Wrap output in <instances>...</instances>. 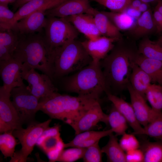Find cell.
<instances>
[{
  "label": "cell",
  "mask_w": 162,
  "mask_h": 162,
  "mask_svg": "<svg viewBox=\"0 0 162 162\" xmlns=\"http://www.w3.org/2000/svg\"><path fill=\"white\" fill-rule=\"evenodd\" d=\"M121 39L100 62L108 92L115 94L127 89L138 49Z\"/></svg>",
  "instance_id": "obj_1"
},
{
  "label": "cell",
  "mask_w": 162,
  "mask_h": 162,
  "mask_svg": "<svg viewBox=\"0 0 162 162\" xmlns=\"http://www.w3.org/2000/svg\"><path fill=\"white\" fill-rule=\"evenodd\" d=\"M99 100L78 95L73 96L58 92L39 100L40 110L51 118L58 119L72 128Z\"/></svg>",
  "instance_id": "obj_2"
},
{
  "label": "cell",
  "mask_w": 162,
  "mask_h": 162,
  "mask_svg": "<svg viewBox=\"0 0 162 162\" xmlns=\"http://www.w3.org/2000/svg\"><path fill=\"white\" fill-rule=\"evenodd\" d=\"M12 57L53 79V58L44 44L43 33L20 34Z\"/></svg>",
  "instance_id": "obj_3"
},
{
  "label": "cell",
  "mask_w": 162,
  "mask_h": 162,
  "mask_svg": "<svg viewBox=\"0 0 162 162\" xmlns=\"http://www.w3.org/2000/svg\"><path fill=\"white\" fill-rule=\"evenodd\" d=\"M100 62L92 61L74 74L65 77L63 82L64 90L99 100L102 93L108 92Z\"/></svg>",
  "instance_id": "obj_4"
},
{
  "label": "cell",
  "mask_w": 162,
  "mask_h": 162,
  "mask_svg": "<svg viewBox=\"0 0 162 162\" xmlns=\"http://www.w3.org/2000/svg\"><path fill=\"white\" fill-rule=\"evenodd\" d=\"M92 61L81 42L73 40L59 49L53 57V79L77 71Z\"/></svg>",
  "instance_id": "obj_5"
},
{
  "label": "cell",
  "mask_w": 162,
  "mask_h": 162,
  "mask_svg": "<svg viewBox=\"0 0 162 162\" xmlns=\"http://www.w3.org/2000/svg\"><path fill=\"white\" fill-rule=\"evenodd\" d=\"M43 36L48 52L52 57L54 52L69 42L75 40L79 32L64 18L47 17Z\"/></svg>",
  "instance_id": "obj_6"
},
{
  "label": "cell",
  "mask_w": 162,
  "mask_h": 162,
  "mask_svg": "<svg viewBox=\"0 0 162 162\" xmlns=\"http://www.w3.org/2000/svg\"><path fill=\"white\" fill-rule=\"evenodd\" d=\"M52 120L49 119L42 122L35 121L28 124L27 127L16 130L12 133L19 140L22 147L15 152L10 162H26L43 132L49 126Z\"/></svg>",
  "instance_id": "obj_7"
},
{
  "label": "cell",
  "mask_w": 162,
  "mask_h": 162,
  "mask_svg": "<svg viewBox=\"0 0 162 162\" xmlns=\"http://www.w3.org/2000/svg\"><path fill=\"white\" fill-rule=\"evenodd\" d=\"M10 94L12 103L22 124L34 121L36 113L40 110L39 100L32 93L28 86L24 83L13 88Z\"/></svg>",
  "instance_id": "obj_8"
},
{
  "label": "cell",
  "mask_w": 162,
  "mask_h": 162,
  "mask_svg": "<svg viewBox=\"0 0 162 162\" xmlns=\"http://www.w3.org/2000/svg\"><path fill=\"white\" fill-rule=\"evenodd\" d=\"M22 75L28 83L32 93L39 99L50 97L57 92L52 80L47 75L40 74L35 69L22 64Z\"/></svg>",
  "instance_id": "obj_9"
},
{
  "label": "cell",
  "mask_w": 162,
  "mask_h": 162,
  "mask_svg": "<svg viewBox=\"0 0 162 162\" xmlns=\"http://www.w3.org/2000/svg\"><path fill=\"white\" fill-rule=\"evenodd\" d=\"M61 125L58 124L47 128L38 139L36 145L47 156L49 161H57L65 148L60 136Z\"/></svg>",
  "instance_id": "obj_10"
},
{
  "label": "cell",
  "mask_w": 162,
  "mask_h": 162,
  "mask_svg": "<svg viewBox=\"0 0 162 162\" xmlns=\"http://www.w3.org/2000/svg\"><path fill=\"white\" fill-rule=\"evenodd\" d=\"M10 92L0 88V133L13 132L22 128L17 112L10 100Z\"/></svg>",
  "instance_id": "obj_11"
},
{
  "label": "cell",
  "mask_w": 162,
  "mask_h": 162,
  "mask_svg": "<svg viewBox=\"0 0 162 162\" xmlns=\"http://www.w3.org/2000/svg\"><path fill=\"white\" fill-rule=\"evenodd\" d=\"M22 63L12 57L0 61V74L3 82L1 86L6 91L11 92L14 88L24 84L22 75Z\"/></svg>",
  "instance_id": "obj_12"
},
{
  "label": "cell",
  "mask_w": 162,
  "mask_h": 162,
  "mask_svg": "<svg viewBox=\"0 0 162 162\" xmlns=\"http://www.w3.org/2000/svg\"><path fill=\"white\" fill-rule=\"evenodd\" d=\"M90 0H67L57 6L46 10V17L59 18L65 17L82 14H90L92 7Z\"/></svg>",
  "instance_id": "obj_13"
},
{
  "label": "cell",
  "mask_w": 162,
  "mask_h": 162,
  "mask_svg": "<svg viewBox=\"0 0 162 162\" xmlns=\"http://www.w3.org/2000/svg\"><path fill=\"white\" fill-rule=\"evenodd\" d=\"M108 124V115L103 111L99 101L93 104L72 127L75 135L90 130L99 122Z\"/></svg>",
  "instance_id": "obj_14"
},
{
  "label": "cell",
  "mask_w": 162,
  "mask_h": 162,
  "mask_svg": "<svg viewBox=\"0 0 162 162\" xmlns=\"http://www.w3.org/2000/svg\"><path fill=\"white\" fill-rule=\"evenodd\" d=\"M127 89L129 93L131 104L136 118L143 127L146 125L159 113L154 111L146 102L145 97L135 91L130 83Z\"/></svg>",
  "instance_id": "obj_15"
},
{
  "label": "cell",
  "mask_w": 162,
  "mask_h": 162,
  "mask_svg": "<svg viewBox=\"0 0 162 162\" xmlns=\"http://www.w3.org/2000/svg\"><path fill=\"white\" fill-rule=\"evenodd\" d=\"M122 38L101 36L95 40L87 39L81 42L92 61L100 62L113 49L115 43Z\"/></svg>",
  "instance_id": "obj_16"
},
{
  "label": "cell",
  "mask_w": 162,
  "mask_h": 162,
  "mask_svg": "<svg viewBox=\"0 0 162 162\" xmlns=\"http://www.w3.org/2000/svg\"><path fill=\"white\" fill-rule=\"evenodd\" d=\"M45 12L39 10L32 13L17 21L14 28L22 35L43 33L47 22Z\"/></svg>",
  "instance_id": "obj_17"
},
{
  "label": "cell",
  "mask_w": 162,
  "mask_h": 162,
  "mask_svg": "<svg viewBox=\"0 0 162 162\" xmlns=\"http://www.w3.org/2000/svg\"><path fill=\"white\" fill-rule=\"evenodd\" d=\"M87 39L94 40L102 36L96 26L93 16L88 14H82L65 18Z\"/></svg>",
  "instance_id": "obj_18"
},
{
  "label": "cell",
  "mask_w": 162,
  "mask_h": 162,
  "mask_svg": "<svg viewBox=\"0 0 162 162\" xmlns=\"http://www.w3.org/2000/svg\"><path fill=\"white\" fill-rule=\"evenodd\" d=\"M106 94L108 100L124 117L128 124L134 130V132L132 133L137 135L143 127L137 120L131 104L111 93L107 92Z\"/></svg>",
  "instance_id": "obj_19"
},
{
  "label": "cell",
  "mask_w": 162,
  "mask_h": 162,
  "mask_svg": "<svg viewBox=\"0 0 162 162\" xmlns=\"http://www.w3.org/2000/svg\"><path fill=\"white\" fill-rule=\"evenodd\" d=\"M0 61L7 60L13 57L20 36L14 28L0 30Z\"/></svg>",
  "instance_id": "obj_20"
},
{
  "label": "cell",
  "mask_w": 162,
  "mask_h": 162,
  "mask_svg": "<svg viewBox=\"0 0 162 162\" xmlns=\"http://www.w3.org/2000/svg\"><path fill=\"white\" fill-rule=\"evenodd\" d=\"M67 0H32L21 6L15 13L14 26L18 21L39 10L45 11L54 8Z\"/></svg>",
  "instance_id": "obj_21"
},
{
  "label": "cell",
  "mask_w": 162,
  "mask_h": 162,
  "mask_svg": "<svg viewBox=\"0 0 162 162\" xmlns=\"http://www.w3.org/2000/svg\"><path fill=\"white\" fill-rule=\"evenodd\" d=\"M113 133L111 129L100 131L88 130L76 135L74 138L69 142L65 143V148L78 147L86 148L94 144L102 138L109 136Z\"/></svg>",
  "instance_id": "obj_22"
},
{
  "label": "cell",
  "mask_w": 162,
  "mask_h": 162,
  "mask_svg": "<svg viewBox=\"0 0 162 162\" xmlns=\"http://www.w3.org/2000/svg\"><path fill=\"white\" fill-rule=\"evenodd\" d=\"M156 31L153 13L150 9L142 14L136 19L134 26L128 32L134 38H140L148 36L156 32Z\"/></svg>",
  "instance_id": "obj_23"
},
{
  "label": "cell",
  "mask_w": 162,
  "mask_h": 162,
  "mask_svg": "<svg viewBox=\"0 0 162 162\" xmlns=\"http://www.w3.org/2000/svg\"><path fill=\"white\" fill-rule=\"evenodd\" d=\"M135 62L149 75L152 83L162 86V61L146 58L138 52Z\"/></svg>",
  "instance_id": "obj_24"
},
{
  "label": "cell",
  "mask_w": 162,
  "mask_h": 162,
  "mask_svg": "<svg viewBox=\"0 0 162 162\" xmlns=\"http://www.w3.org/2000/svg\"><path fill=\"white\" fill-rule=\"evenodd\" d=\"M90 14L93 16L97 28L102 36L122 38L120 31L102 11L92 8Z\"/></svg>",
  "instance_id": "obj_25"
},
{
  "label": "cell",
  "mask_w": 162,
  "mask_h": 162,
  "mask_svg": "<svg viewBox=\"0 0 162 162\" xmlns=\"http://www.w3.org/2000/svg\"><path fill=\"white\" fill-rule=\"evenodd\" d=\"M130 83L136 92L145 97V94L152 83L149 75L135 62L130 75Z\"/></svg>",
  "instance_id": "obj_26"
},
{
  "label": "cell",
  "mask_w": 162,
  "mask_h": 162,
  "mask_svg": "<svg viewBox=\"0 0 162 162\" xmlns=\"http://www.w3.org/2000/svg\"><path fill=\"white\" fill-rule=\"evenodd\" d=\"M107 143L101 149L110 162H126L125 153L120 146L116 136L113 133L109 136Z\"/></svg>",
  "instance_id": "obj_27"
},
{
  "label": "cell",
  "mask_w": 162,
  "mask_h": 162,
  "mask_svg": "<svg viewBox=\"0 0 162 162\" xmlns=\"http://www.w3.org/2000/svg\"><path fill=\"white\" fill-rule=\"evenodd\" d=\"M137 49L138 53L146 58L162 61V46L148 36L142 38Z\"/></svg>",
  "instance_id": "obj_28"
},
{
  "label": "cell",
  "mask_w": 162,
  "mask_h": 162,
  "mask_svg": "<svg viewBox=\"0 0 162 162\" xmlns=\"http://www.w3.org/2000/svg\"><path fill=\"white\" fill-rule=\"evenodd\" d=\"M144 162H162V141H146L140 146Z\"/></svg>",
  "instance_id": "obj_29"
},
{
  "label": "cell",
  "mask_w": 162,
  "mask_h": 162,
  "mask_svg": "<svg viewBox=\"0 0 162 162\" xmlns=\"http://www.w3.org/2000/svg\"><path fill=\"white\" fill-rule=\"evenodd\" d=\"M102 11L120 31H129L134 26L136 20L124 12L117 13L110 11Z\"/></svg>",
  "instance_id": "obj_30"
},
{
  "label": "cell",
  "mask_w": 162,
  "mask_h": 162,
  "mask_svg": "<svg viewBox=\"0 0 162 162\" xmlns=\"http://www.w3.org/2000/svg\"><path fill=\"white\" fill-rule=\"evenodd\" d=\"M108 124L116 135H122L128 128L127 122L122 114L112 105L108 115Z\"/></svg>",
  "instance_id": "obj_31"
},
{
  "label": "cell",
  "mask_w": 162,
  "mask_h": 162,
  "mask_svg": "<svg viewBox=\"0 0 162 162\" xmlns=\"http://www.w3.org/2000/svg\"><path fill=\"white\" fill-rule=\"evenodd\" d=\"M145 97L154 111L162 112V86L151 84L145 94Z\"/></svg>",
  "instance_id": "obj_32"
},
{
  "label": "cell",
  "mask_w": 162,
  "mask_h": 162,
  "mask_svg": "<svg viewBox=\"0 0 162 162\" xmlns=\"http://www.w3.org/2000/svg\"><path fill=\"white\" fill-rule=\"evenodd\" d=\"M137 135H146L162 141V112L143 127Z\"/></svg>",
  "instance_id": "obj_33"
},
{
  "label": "cell",
  "mask_w": 162,
  "mask_h": 162,
  "mask_svg": "<svg viewBox=\"0 0 162 162\" xmlns=\"http://www.w3.org/2000/svg\"><path fill=\"white\" fill-rule=\"evenodd\" d=\"M13 132L8 131L0 135V150L4 158H12L15 152V148L18 144Z\"/></svg>",
  "instance_id": "obj_34"
},
{
  "label": "cell",
  "mask_w": 162,
  "mask_h": 162,
  "mask_svg": "<svg viewBox=\"0 0 162 162\" xmlns=\"http://www.w3.org/2000/svg\"><path fill=\"white\" fill-rule=\"evenodd\" d=\"M86 148L72 147L64 149L57 161L61 162H73L82 158Z\"/></svg>",
  "instance_id": "obj_35"
},
{
  "label": "cell",
  "mask_w": 162,
  "mask_h": 162,
  "mask_svg": "<svg viewBox=\"0 0 162 162\" xmlns=\"http://www.w3.org/2000/svg\"><path fill=\"white\" fill-rule=\"evenodd\" d=\"M106 7L110 11L124 12L129 6L130 0H90Z\"/></svg>",
  "instance_id": "obj_36"
},
{
  "label": "cell",
  "mask_w": 162,
  "mask_h": 162,
  "mask_svg": "<svg viewBox=\"0 0 162 162\" xmlns=\"http://www.w3.org/2000/svg\"><path fill=\"white\" fill-rule=\"evenodd\" d=\"M15 17V13L8 6L0 4V30L13 28Z\"/></svg>",
  "instance_id": "obj_37"
},
{
  "label": "cell",
  "mask_w": 162,
  "mask_h": 162,
  "mask_svg": "<svg viewBox=\"0 0 162 162\" xmlns=\"http://www.w3.org/2000/svg\"><path fill=\"white\" fill-rule=\"evenodd\" d=\"M101 149L99 142L86 148L82 158L84 162H101L102 161Z\"/></svg>",
  "instance_id": "obj_38"
},
{
  "label": "cell",
  "mask_w": 162,
  "mask_h": 162,
  "mask_svg": "<svg viewBox=\"0 0 162 162\" xmlns=\"http://www.w3.org/2000/svg\"><path fill=\"white\" fill-rule=\"evenodd\" d=\"M135 135L132 133L128 134L126 133L122 135L119 143L124 152L140 148V144Z\"/></svg>",
  "instance_id": "obj_39"
},
{
  "label": "cell",
  "mask_w": 162,
  "mask_h": 162,
  "mask_svg": "<svg viewBox=\"0 0 162 162\" xmlns=\"http://www.w3.org/2000/svg\"><path fill=\"white\" fill-rule=\"evenodd\" d=\"M126 162H144V156L142 151L140 148L126 152Z\"/></svg>",
  "instance_id": "obj_40"
},
{
  "label": "cell",
  "mask_w": 162,
  "mask_h": 162,
  "mask_svg": "<svg viewBox=\"0 0 162 162\" xmlns=\"http://www.w3.org/2000/svg\"><path fill=\"white\" fill-rule=\"evenodd\" d=\"M154 20L156 27V32L162 23V14L157 10H154L153 13Z\"/></svg>",
  "instance_id": "obj_41"
},
{
  "label": "cell",
  "mask_w": 162,
  "mask_h": 162,
  "mask_svg": "<svg viewBox=\"0 0 162 162\" xmlns=\"http://www.w3.org/2000/svg\"><path fill=\"white\" fill-rule=\"evenodd\" d=\"M131 17L137 19L141 15V13L137 9L129 6L124 11Z\"/></svg>",
  "instance_id": "obj_42"
},
{
  "label": "cell",
  "mask_w": 162,
  "mask_h": 162,
  "mask_svg": "<svg viewBox=\"0 0 162 162\" xmlns=\"http://www.w3.org/2000/svg\"><path fill=\"white\" fill-rule=\"evenodd\" d=\"M32 0H18L13 5V10L14 12L17 10L22 5Z\"/></svg>",
  "instance_id": "obj_43"
},
{
  "label": "cell",
  "mask_w": 162,
  "mask_h": 162,
  "mask_svg": "<svg viewBox=\"0 0 162 162\" xmlns=\"http://www.w3.org/2000/svg\"><path fill=\"white\" fill-rule=\"evenodd\" d=\"M150 9V8L149 4L143 2L137 8L141 13L145 12Z\"/></svg>",
  "instance_id": "obj_44"
},
{
  "label": "cell",
  "mask_w": 162,
  "mask_h": 162,
  "mask_svg": "<svg viewBox=\"0 0 162 162\" xmlns=\"http://www.w3.org/2000/svg\"><path fill=\"white\" fill-rule=\"evenodd\" d=\"M142 2L141 0H130L129 6L137 9Z\"/></svg>",
  "instance_id": "obj_45"
},
{
  "label": "cell",
  "mask_w": 162,
  "mask_h": 162,
  "mask_svg": "<svg viewBox=\"0 0 162 162\" xmlns=\"http://www.w3.org/2000/svg\"><path fill=\"white\" fill-rule=\"evenodd\" d=\"M18 0H0V4L8 6L10 3H14Z\"/></svg>",
  "instance_id": "obj_46"
},
{
  "label": "cell",
  "mask_w": 162,
  "mask_h": 162,
  "mask_svg": "<svg viewBox=\"0 0 162 162\" xmlns=\"http://www.w3.org/2000/svg\"><path fill=\"white\" fill-rule=\"evenodd\" d=\"M154 9L157 10L162 14V0H160L158 2Z\"/></svg>",
  "instance_id": "obj_47"
},
{
  "label": "cell",
  "mask_w": 162,
  "mask_h": 162,
  "mask_svg": "<svg viewBox=\"0 0 162 162\" xmlns=\"http://www.w3.org/2000/svg\"><path fill=\"white\" fill-rule=\"evenodd\" d=\"M142 2L150 3H157L160 0H141Z\"/></svg>",
  "instance_id": "obj_48"
},
{
  "label": "cell",
  "mask_w": 162,
  "mask_h": 162,
  "mask_svg": "<svg viewBox=\"0 0 162 162\" xmlns=\"http://www.w3.org/2000/svg\"><path fill=\"white\" fill-rule=\"evenodd\" d=\"M156 42L158 44L162 46V35L158 38Z\"/></svg>",
  "instance_id": "obj_49"
}]
</instances>
